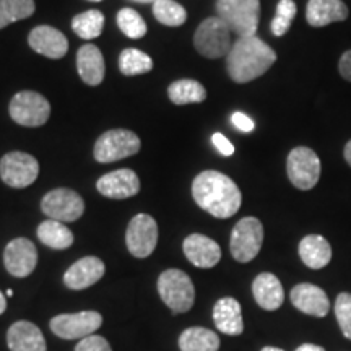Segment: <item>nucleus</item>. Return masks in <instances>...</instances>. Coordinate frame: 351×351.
I'll return each mask as SVG.
<instances>
[{
  "label": "nucleus",
  "instance_id": "nucleus-10",
  "mask_svg": "<svg viewBox=\"0 0 351 351\" xmlns=\"http://www.w3.org/2000/svg\"><path fill=\"white\" fill-rule=\"evenodd\" d=\"M39 176L38 160L25 152H10L0 160V178L13 189H25Z\"/></svg>",
  "mask_w": 351,
  "mask_h": 351
},
{
  "label": "nucleus",
  "instance_id": "nucleus-28",
  "mask_svg": "<svg viewBox=\"0 0 351 351\" xmlns=\"http://www.w3.org/2000/svg\"><path fill=\"white\" fill-rule=\"evenodd\" d=\"M168 96L178 106L191 103H204L207 99V90L200 82L191 80V78H184L171 83L168 88Z\"/></svg>",
  "mask_w": 351,
  "mask_h": 351
},
{
  "label": "nucleus",
  "instance_id": "nucleus-29",
  "mask_svg": "<svg viewBox=\"0 0 351 351\" xmlns=\"http://www.w3.org/2000/svg\"><path fill=\"white\" fill-rule=\"evenodd\" d=\"M153 69V60L148 54H145L143 51L134 49H124L119 56V70L121 73H124L127 77L132 75H142V73L150 72Z\"/></svg>",
  "mask_w": 351,
  "mask_h": 351
},
{
  "label": "nucleus",
  "instance_id": "nucleus-8",
  "mask_svg": "<svg viewBox=\"0 0 351 351\" xmlns=\"http://www.w3.org/2000/svg\"><path fill=\"white\" fill-rule=\"evenodd\" d=\"M320 158L307 147H296L289 152L287 160V173L293 186L300 191H311L320 179Z\"/></svg>",
  "mask_w": 351,
  "mask_h": 351
},
{
  "label": "nucleus",
  "instance_id": "nucleus-30",
  "mask_svg": "<svg viewBox=\"0 0 351 351\" xmlns=\"http://www.w3.org/2000/svg\"><path fill=\"white\" fill-rule=\"evenodd\" d=\"M104 15L99 10H88L73 16L72 29L82 39H95L103 33Z\"/></svg>",
  "mask_w": 351,
  "mask_h": 351
},
{
  "label": "nucleus",
  "instance_id": "nucleus-45",
  "mask_svg": "<svg viewBox=\"0 0 351 351\" xmlns=\"http://www.w3.org/2000/svg\"><path fill=\"white\" fill-rule=\"evenodd\" d=\"M7 296H8V298L13 296V291H12V289H8V291H7Z\"/></svg>",
  "mask_w": 351,
  "mask_h": 351
},
{
  "label": "nucleus",
  "instance_id": "nucleus-41",
  "mask_svg": "<svg viewBox=\"0 0 351 351\" xmlns=\"http://www.w3.org/2000/svg\"><path fill=\"white\" fill-rule=\"evenodd\" d=\"M343 156H345V161L348 163V166L351 168V140L348 143L345 145V150H343Z\"/></svg>",
  "mask_w": 351,
  "mask_h": 351
},
{
  "label": "nucleus",
  "instance_id": "nucleus-14",
  "mask_svg": "<svg viewBox=\"0 0 351 351\" xmlns=\"http://www.w3.org/2000/svg\"><path fill=\"white\" fill-rule=\"evenodd\" d=\"M3 265L8 274L16 278L32 275L38 265L36 245L26 238L10 241L3 251Z\"/></svg>",
  "mask_w": 351,
  "mask_h": 351
},
{
  "label": "nucleus",
  "instance_id": "nucleus-17",
  "mask_svg": "<svg viewBox=\"0 0 351 351\" xmlns=\"http://www.w3.org/2000/svg\"><path fill=\"white\" fill-rule=\"evenodd\" d=\"M182 249L187 261L199 269H212L221 261V249L218 243L199 232L187 236L184 239Z\"/></svg>",
  "mask_w": 351,
  "mask_h": 351
},
{
  "label": "nucleus",
  "instance_id": "nucleus-46",
  "mask_svg": "<svg viewBox=\"0 0 351 351\" xmlns=\"http://www.w3.org/2000/svg\"><path fill=\"white\" fill-rule=\"evenodd\" d=\"M90 2H101V0H90Z\"/></svg>",
  "mask_w": 351,
  "mask_h": 351
},
{
  "label": "nucleus",
  "instance_id": "nucleus-5",
  "mask_svg": "<svg viewBox=\"0 0 351 351\" xmlns=\"http://www.w3.org/2000/svg\"><path fill=\"white\" fill-rule=\"evenodd\" d=\"M194 44L199 54L207 59H219L231 51V29L218 16L204 20L194 34Z\"/></svg>",
  "mask_w": 351,
  "mask_h": 351
},
{
  "label": "nucleus",
  "instance_id": "nucleus-13",
  "mask_svg": "<svg viewBox=\"0 0 351 351\" xmlns=\"http://www.w3.org/2000/svg\"><path fill=\"white\" fill-rule=\"evenodd\" d=\"M125 243L134 257L147 258L152 256L158 244V225L155 218L147 213L135 215L127 226Z\"/></svg>",
  "mask_w": 351,
  "mask_h": 351
},
{
  "label": "nucleus",
  "instance_id": "nucleus-31",
  "mask_svg": "<svg viewBox=\"0 0 351 351\" xmlns=\"http://www.w3.org/2000/svg\"><path fill=\"white\" fill-rule=\"evenodd\" d=\"M36 5L34 0H0V29L32 16Z\"/></svg>",
  "mask_w": 351,
  "mask_h": 351
},
{
  "label": "nucleus",
  "instance_id": "nucleus-43",
  "mask_svg": "<svg viewBox=\"0 0 351 351\" xmlns=\"http://www.w3.org/2000/svg\"><path fill=\"white\" fill-rule=\"evenodd\" d=\"M261 351H285V350L276 348V346H265V348H262Z\"/></svg>",
  "mask_w": 351,
  "mask_h": 351
},
{
  "label": "nucleus",
  "instance_id": "nucleus-4",
  "mask_svg": "<svg viewBox=\"0 0 351 351\" xmlns=\"http://www.w3.org/2000/svg\"><path fill=\"white\" fill-rule=\"evenodd\" d=\"M158 293L174 314L187 313L195 302V288L191 276L179 269L165 270L158 278Z\"/></svg>",
  "mask_w": 351,
  "mask_h": 351
},
{
  "label": "nucleus",
  "instance_id": "nucleus-19",
  "mask_svg": "<svg viewBox=\"0 0 351 351\" xmlns=\"http://www.w3.org/2000/svg\"><path fill=\"white\" fill-rule=\"evenodd\" d=\"M28 43L33 51L44 57H49V59H62L69 51V41L65 34L47 25L36 26L32 29Z\"/></svg>",
  "mask_w": 351,
  "mask_h": 351
},
{
  "label": "nucleus",
  "instance_id": "nucleus-44",
  "mask_svg": "<svg viewBox=\"0 0 351 351\" xmlns=\"http://www.w3.org/2000/svg\"><path fill=\"white\" fill-rule=\"evenodd\" d=\"M132 2H138V3H155L158 0H132Z\"/></svg>",
  "mask_w": 351,
  "mask_h": 351
},
{
  "label": "nucleus",
  "instance_id": "nucleus-11",
  "mask_svg": "<svg viewBox=\"0 0 351 351\" xmlns=\"http://www.w3.org/2000/svg\"><path fill=\"white\" fill-rule=\"evenodd\" d=\"M51 330L64 340L86 339L103 326V315L96 311H82L77 314H59L51 319Z\"/></svg>",
  "mask_w": 351,
  "mask_h": 351
},
{
  "label": "nucleus",
  "instance_id": "nucleus-22",
  "mask_svg": "<svg viewBox=\"0 0 351 351\" xmlns=\"http://www.w3.org/2000/svg\"><path fill=\"white\" fill-rule=\"evenodd\" d=\"M215 327L226 335L238 337L244 332L243 311L241 304L234 298H221L213 307Z\"/></svg>",
  "mask_w": 351,
  "mask_h": 351
},
{
  "label": "nucleus",
  "instance_id": "nucleus-32",
  "mask_svg": "<svg viewBox=\"0 0 351 351\" xmlns=\"http://www.w3.org/2000/svg\"><path fill=\"white\" fill-rule=\"evenodd\" d=\"M153 15L166 26H181L187 20L186 8L174 0H158L153 3Z\"/></svg>",
  "mask_w": 351,
  "mask_h": 351
},
{
  "label": "nucleus",
  "instance_id": "nucleus-23",
  "mask_svg": "<svg viewBox=\"0 0 351 351\" xmlns=\"http://www.w3.org/2000/svg\"><path fill=\"white\" fill-rule=\"evenodd\" d=\"M77 69L82 80L86 85H99L104 80V72H106V65H104V59L99 47L95 46V44L82 46L77 52Z\"/></svg>",
  "mask_w": 351,
  "mask_h": 351
},
{
  "label": "nucleus",
  "instance_id": "nucleus-33",
  "mask_svg": "<svg viewBox=\"0 0 351 351\" xmlns=\"http://www.w3.org/2000/svg\"><path fill=\"white\" fill-rule=\"evenodd\" d=\"M117 26L130 39H140L147 34V23L134 8H122L117 13Z\"/></svg>",
  "mask_w": 351,
  "mask_h": 351
},
{
  "label": "nucleus",
  "instance_id": "nucleus-7",
  "mask_svg": "<svg viewBox=\"0 0 351 351\" xmlns=\"http://www.w3.org/2000/svg\"><path fill=\"white\" fill-rule=\"evenodd\" d=\"M140 138L137 134L127 129L108 130L96 140L95 160L99 163H114L124 160L140 150Z\"/></svg>",
  "mask_w": 351,
  "mask_h": 351
},
{
  "label": "nucleus",
  "instance_id": "nucleus-3",
  "mask_svg": "<svg viewBox=\"0 0 351 351\" xmlns=\"http://www.w3.org/2000/svg\"><path fill=\"white\" fill-rule=\"evenodd\" d=\"M217 16L239 38L256 36L261 21V0H217Z\"/></svg>",
  "mask_w": 351,
  "mask_h": 351
},
{
  "label": "nucleus",
  "instance_id": "nucleus-2",
  "mask_svg": "<svg viewBox=\"0 0 351 351\" xmlns=\"http://www.w3.org/2000/svg\"><path fill=\"white\" fill-rule=\"evenodd\" d=\"M276 60V52L257 36L238 38L226 56V70L236 83H249L262 77Z\"/></svg>",
  "mask_w": 351,
  "mask_h": 351
},
{
  "label": "nucleus",
  "instance_id": "nucleus-25",
  "mask_svg": "<svg viewBox=\"0 0 351 351\" xmlns=\"http://www.w3.org/2000/svg\"><path fill=\"white\" fill-rule=\"evenodd\" d=\"M300 257L306 267L320 270L332 261V245L320 234H309L301 239Z\"/></svg>",
  "mask_w": 351,
  "mask_h": 351
},
{
  "label": "nucleus",
  "instance_id": "nucleus-37",
  "mask_svg": "<svg viewBox=\"0 0 351 351\" xmlns=\"http://www.w3.org/2000/svg\"><path fill=\"white\" fill-rule=\"evenodd\" d=\"M231 122H232V125L236 127V129L244 132V134H249V132H252L254 127H256V124H254V121L251 119V117H249L247 114H244V112H234V114H232Z\"/></svg>",
  "mask_w": 351,
  "mask_h": 351
},
{
  "label": "nucleus",
  "instance_id": "nucleus-26",
  "mask_svg": "<svg viewBox=\"0 0 351 351\" xmlns=\"http://www.w3.org/2000/svg\"><path fill=\"white\" fill-rule=\"evenodd\" d=\"M38 239L47 247L56 251H64L73 244V232L64 223L56 219H46L38 226Z\"/></svg>",
  "mask_w": 351,
  "mask_h": 351
},
{
  "label": "nucleus",
  "instance_id": "nucleus-38",
  "mask_svg": "<svg viewBox=\"0 0 351 351\" xmlns=\"http://www.w3.org/2000/svg\"><path fill=\"white\" fill-rule=\"evenodd\" d=\"M212 142L215 145V148H217L223 156H231L232 153H234V147H232V143L223 134H218V132L217 134H213Z\"/></svg>",
  "mask_w": 351,
  "mask_h": 351
},
{
  "label": "nucleus",
  "instance_id": "nucleus-24",
  "mask_svg": "<svg viewBox=\"0 0 351 351\" xmlns=\"http://www.w3.org/2000/svg\"><path fill=\"white\" fill-rule=\"evenodd\" d=\"M252 295L256 302L265 311L280 309L285 301V291L282 282L274 274H261L252 283Z\"/></svg>",
  "mask_w": 351,
  "mask_h": 351
},
{
  "label": "nucleus",
  "instance_id": "nucleus-27",
  "mask_svg": "<svg viewBox=\"0 0 351 351\" xmlns=\"http://www.w3.org/2000/svg\"><path fill=\"white\" fill-rule=\"evenodd\" d=\"M181 351H218L219 337L205 327H189L179 337Z\"/></svg>",
  "mask_w": 351,
  "mask_h": 351
},
{
  "label": "nucleus",
  "instance_id": "nucleus-39",
  "mask_svg": "<svg viewBox=\"0 0 351 351\" xmlns=\"http://www.w3.org/2000/svg\"><path fill=\"white\" fill-rule=\"evenodd\" d=\"M339 72L343 80L351 82V49L341 54L339 60Z\"/></svg>",
  "mask_w": 351,
  "mask_h": 351
},
{
  "label": "nucleus",
  "instance_id": "nucleus-36",
  "mask_svg": "<svg viewBox=\"0 0 351 351\" xmlns=\"http://www.w3.org/2000/svg\"><path fill=\"white\" fill-rule=\"evenodd\" d=\"M75 351H112V348L104 337L90 335L78 341Z\"/></svg>",
  "mask_w": 351,
  "mask_h": 351
},
{
  "label": "nucleus",
  "instance_id": "nucleus-16",
  "mask_svg": "<svg viewBox=\"0 0 351 351\" xmlns=\"http://www.w3.org/2000/svg\"><path fill=\"white\" fill-rule=\"evenodd\" d=\"M289 300L298 311L314 317H326L330 311V301L322 288L313 283H300L289 293Z\"/></svg>",
  "mask_w": 351,
  "mask_h": 351
},
{
  "label": "nucleus",
  "instance_id": "nucleus-12",
  "mask_svg": "<svg viewBox=\"0 0 351 351\" xmlns=\"http://www.w3.org/2000/svg\"><path fill=\"white\" fill-rule=\"evenodd\" d=\"M41 210L49 219H56L60 223L77 221L85 212V202L70 189H54L47 192L41 200Z\"/></svg>",
  "mask_w": 351,
  "mask_h": 351
},
{
  "label": "nucleus",
  "instance_id": "nucleus-6",
  "mask_svg": "<svg viewBox=\"0 0 351 351\" xmlns=\"http://www.w3.org/2000/svg\"><path fill=\"white\" fill-rule=\"evenodd\" d=\"M263 243V226L256 217H245L232 228L230 239L231 256L241 263H247L258 256Z\"/></svg>",
  "mask_w": 351,
  "mask_h": 351
},
{
  "label": "nucleus",
  "instance_id": "nucleus-18",
  "mask_svg": "<svg viewBox=\"0 0 351 351\" xmlns=\"http://www.w3.org/2000/svg\"><path fill=\"white\" fill-rule=\"evenodd\" d=\"M104 271H106V267L101 258L93 256L83 257L65 271L64 283L67 288L80 291V289H86L93 287L96 282H99Z\"/></svg>",
  "mask_w": 351,
  "mask_h": 351
},
{
  "label": "nucleus",
  "instance_id": "nucleus-34",
  "mask_svg": "<svg viewBox=\"0 0 351 351\" xmlns=\"http://www.w3.org/2000/svg\"><path fill=\"white\" fill-rule=\"evenodd\" d=\"M298 12L296 3L293 0H280L278 5H276L275 19L271 20L270 29L275 36H283L288 33V29L291 28L293 20H295Z\"/></svg>",
  "mask_w": 351,
  "mask_h": 351
},
{
  "label": "nucleus",
  "instance_id": "nucleus-35",
  "mask_svg": "<svg viewBox=\"0 0 351 351\" xmlns=\"http://www.w3.org/2000/svg\"><path fill=\"white\" fill-rule=\"evenodd\" d=\"M335 317L339 320L341 333L351 340V295L340 293L335 301Z\"/></svg>",
  "mask_w": 351,
  "mask_h": 351
},
{
  "label": "nucleus",
  "instance_id": "nucleus-15",
  "mask_svg": "<svg viewBox=\"0 0 351 351\" xmlns=\"http://www.w3.org/2000/svg\"><path fill=\"white\" fill-rule=\"evenodd\" d=\"M96 189H98L101 195L108 197V199L122 200L138 194L140 181L135 171L117 169L99 178L98 182H96Z\"/></svg>",
  "mask_w": 351,
  "mask_h": 351
},
{
  "label": "nucleus",
  "instance_id": "nucleus-1",
  "mask_svg": "<svg viewBox=\"0 0 351 351\" xmlns=\"http://www.w3.org/2000/svg\"><path fill=\"white\" fill-rule=\"evenodd\" d=\"M192 197L202 210L219 219L231 218L243 204L236 182L218 171H204L197 176L192 182Z\"/></svg>",
  "mask_w": 351,
  "mask_h": 351
},
{
  "label": "nucleus",
  "instance_id": "nucleus-42",
  "mask_svg": "<svg viewBox=\"0 0 351 351\" xmlns=\"http://www.w3.org/2000/svg\"><path fill=\"white\" fill-rule=\"evenodd\" d=\"M5 309H7V300L5 296H3V293L0 291V315L5 313Z\"/></svg>",
  "mask_w": 351,
  "mask_h": 351
},
{
  "label": "nucleus",
  "instance_id": "nucleus-9",
  "mask_svg": "<svg viewBox=\"0 0 351 351\" xmlns=\"http://www.w3.org/2000/svg\"><path fill=\"white\" fill-rule=\"evenodd\" d=\"M10 117L23 127H41L51 116V104L36 91H20L8 106Z\"/></svg>",
  "mask_w": 351,
  "mask_h": 351
},
{
  "label": "nucleus",
  "instance_id": "nucleus-21",
  "mask_svg": "<svg viewBox=\"0 0 351 351\" xmlns=\"http://www.w3.org/2000/svg\"><path fill=\"white\" fill-rule=\"evenodd\" d=\"M348 19V7L341 0H309L306 7V20L314 28H324Z\"/></svg>",
  "mask_w": 351,
  "mask_h": 351
},
{
  "label": "nucleus",
  "instance_id": "nucleus-20",
  "mask_svg": "<svg viewBox=\"0 0 351 351\" xmlns=\"http://www.w3.org/2000/svg\"><path fill=\"white\" fill-rule=\"evenodd\" d=\"M7 345L10 351H46L41 328L28 320L12 324L7 332Z\"/></svg>",
  "mask_w": 351,
  "mask_h": 351
},
{
  "label": "nucleus",
  "instance_id": "nucleus-40",
  "mask_svg": "<svg viewBox=\"0 0 351 351\" xmlns=\"http://www.w3.org/2000/svg\"><path fill=\"white\" fill-rule=\"evenodd\" d=\"M295 351H326L322 348V346L319 345H313V343H304L301 346H298V348Z\"/></svg>",
  "mask_w": 351,
  "mask_h": 351
}]
</instances>
